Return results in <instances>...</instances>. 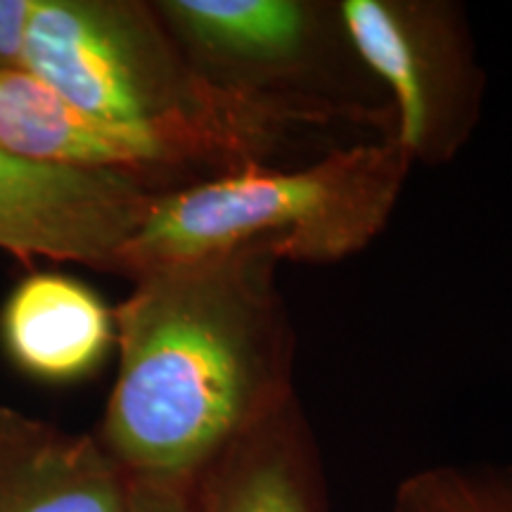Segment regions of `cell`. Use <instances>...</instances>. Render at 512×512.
Wrapping results in <instances>:
<instances>
[{"label": "cell", "mask_w": 512, "mask_h": 512, "mask_svg": "<svg viewBox=\"0 0 512 512\" xmlns=\"http://www.w3.org/2000/svg\"><path fill=\"white\" fill-rule=\"evenodd\" d=\"M228 152L249 159L226 140L192 128L124 126L81 112L24 69H0V152L38 164L126 169L174 159L183 150Z\"/></svg>", "instance_id": "6"}, {"label": "cell", "mask_w": 512, "mask_h": 512, "mask_svg": "<svg viewBox=\"0 0 512 512\" xmlns=\"http://www.w3.org/2000/svg\"><path fill=\"white\" fill-rule=\"evenodd\" d=\"M12 358L46 380H74L98 366L112 344V318L93 290L41 273L24 280L3 311Z\"/></svg>", "instance_id": "9"}, {"label": "cell", "mask_w": 512, "mask_h": 512, "mask_svg": "<svg viewBox=\"0 0 512 512\" xmlns=\"http://www.w3.org/2000/svg\"><path fill=\"white\" fill-rule=\"evenodd\" d=\"M323 472L297 396L240 432L192 482L195 512H325Z\"/></svg>", "instance_id": "7"}, {"label": "cell", "mask_w": 512, "mask_h": 512, "mask_svg": "<svg viewBox=\"0 0 512 512\" xmlns=\"http://www.w3.org/2000/svg\"><path fill=\"white\" fill-rule=\"evenodd\" d=\"M351 46L394 95V138L413 159L446 155L465 138L479 110V74L463 64V43L444 48L434 12L389 0H344L337 10Z\"/></svg>", "instance_id": "4"}, {"label": "cell", "mask_w": 512, "mask_h": 512, "mask_svg": "<svg viewBox=\"0 0 512 512\" xmlns=\"http://www.w3.org/2000/svg\"><path fill=\"white\" fill-rule=\"evenodd\" d=\"M22 69L81 112L124 126L192 128L226 140L256 162L268 140L192 119L176 102L155 36L121 5L36 0Z\"/></svg>", "instance_id": "3"}, {"label": "cell", "mask_w": 512, "mask_h": 512, "mask_svg": "<svg viewBox=\"0 0 512 512\" xmlns=\"http://www.w3.org/2000/svg\"><path fill=\"white\" fill-rule=\"evenodd\" d=\"M36 0H0V69H22Z\"/></svg>", "instance_id": "13"}, {"label": "cell", "mask_w": 512, "mask_h": 512, "mask_svg": "<svg viewBox=\"0 0 512 512\" xmlns=\"http://www.w3.org/2000/svg\"><path fill=\"white\" fill-rule=\"evenodd\" d=\"M192 486L128 477L126 512H195Z\"/></svg>", "instance_id": "12"}, {"label": "cell", "mask_w": 512, "mask_h": 512, "mask_svg": "<svg viewBox=\"0 0 512 512\" xmlns=\"http://www.w3.org/2000/svg\"><path fill=\"white\" fill-rule=\"evenodd\" d=\"M155 197L136 171L38 164L0 152V249L121 264Z\"/></svg>", "instance_id": "5"}, {"label": "cell", "mask_w": 512, "mask_h": 512, "mask_svg": "<svg viewBox=\"0 0 512 512\" xmlns=\"http://www.w3.org/2000/svg\"><path fill=\"white\" fill-rule=\"evenodd\" d=\"M159 8L204 55L259 74L297 64L318 29L313 5L299 0H171Z\"/></svg>", "instance_id": "10"}, {"label": "cell", "mask_w": 512, "mask_h": 512, "mask_svg": "<svg viewBox=\"0 0 512 512\" xmlns=\"http://www.w3.org/2000/svg\"><path fill=\"white\" fill-rule=\"evenodd\" d=\"M126 494L98 441L0 408V512H126Z\"/></svg>", "instance_id": "8"}, {"label": "cell", "mask_w": 512, "mask_h": 512, "mask_svg": "<svg viewBox=\"0 0 512 512\" xmlns=\"http://www.w3.org/2000/svg\"><path fill=\"white\" fill-rule=\"evenodd\" d=\"M392 512H512V465H434L399 484Z\"/></svg>", "instance_id": "11"}, {"label": "cell", "mask_w": 512, "mask_h": 512, "mask_svg": "<svg viewBox=\"0 0 512 512\" xmlns=\"http://www.w3.org/2000/svg\"><path fill=\"white\" fill-rule=\"evenodd\" d=\"M275 240L138 273L117 309L105 451L126 477L192 486L252 422L294 396Z\"/></svg>", "instance_id": "1"}, {"label": "cell", "mask_w": 512, "mask_h": 512, "mask_svg": "<svg viewBox=\"0 0 512 512\" xmlns=\"http://www.w3.org/2000/svg\"><path fill=\"white\" fill-rule=\"evenodd\" d=\"M411 164L389 136L342 147L304 169L235 166L214 181L155 197L121 266L143 273L264 238L275 240L283 261L347 259L387 226Z\"/></svg>", "instance_id": "2"}]
</instances>
